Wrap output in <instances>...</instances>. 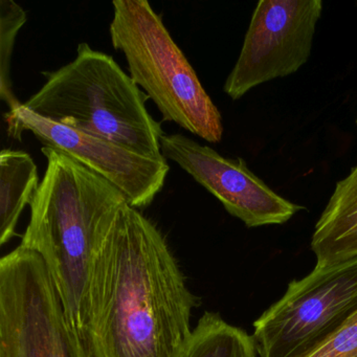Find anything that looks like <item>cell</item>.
<instances>
[{
	"label": "cell",
	"instance_id": "obj_5",
	"mask_svg": "<svg viewBox=\"0 0 357 357\" xmlns=\"http://www.w3.org/2000/svg\"><path fill=\"white\" fill-rule=\"evenodd\" d=\"M0 357H91L45 261L20 245L0 259Z\"/></svg>",
	"mask_w": 357,
	"mask_h": 357
},
{
	"label": "cell",
	"instance_id": "obj_6",
	"mask_svg": "<svg viewBox=\"0 0 357 357\" xmlns=\"http://www.w3.org/2000/svg\"><path fill=\"white\" fill-rule=\"evenodd\" d=\"M357 309V259L288 284L280 300L254 321L259 357H301Z\"/></svg>",
	"mask_w": 357,
	"mask_h": 357
},
{
	"label": "cell",
	"instance_id": "obj_4",
	"mask_svg": "<svg viewBox=\"0 0 357 357\" xmlns=\"http://www.w3.org/2000/svg\"><path fill=\"white\" fill-rule=\"evenodd\" d=\"M110 39L124 54L129 76L162 114L208 143H219L220 112L202 86L193 66L147 0H114Z\"/></svg>",
	"mask_w": 357,
	"mask_h": 357
},
{
	"label": "cell",
	"instance_id": "obj_3",
	"mask_svg": "<svg viewBox=\"0 0 357 357\" xmlns=\"http://www.w3.org/2000/svg\"><path fill=\"white\" fill-rule=\"evenodd\" d=\"M43 75L47 81L22 103L24 108L141 155L165 160V133L146 107L149 98L112 56L82 43L72 62Z\"/></svg>",
	"mask_w": 357,
	"mask_h": 357
},
{
	"label": "cell",
	"instance_id": "obj_10",
	"mask_svg": "<svg viewBox=\"0 0 357 357\" xmlns=\"http://www.w3.org/2000/svg\"><path fill=\"white\" fill-rule=\"evenodd\" d=\"M310 245L317 267L357 259V166L336 183L315 225Z\"/></svg>",
	"mask_w": 357,
	"mask_h": 357
},
{
	"label": "cell",
	"instance_id": "obj_2",
	"mask_svg": "<svg viewBox=\"0 0 357 357\" xmlns=\"http://www.w3.org/2000/svg\"><path fill=\"white\" fill-rule=\"evenodd\" d=\"M41 152L47 169L31 202L20 246L45 261L66 315L83 340L93 260L119 211L128 202L118 188L74 158L47 146Z\"/></svg>",
	"mask_w": 357,
	"mask_h": 357
},
{
	"label": "cell",
	"instance_id": "obj_13",
	"mask_svg": "<svg viewBox=\"0 0 357 357\" xmlns=\"http://www.w3.org/2000/svg\"><path fill=\"white\" fill-rule=\"evenodd\" d=\"M26 20V12L15 1H0V99L10 110L22 105L14 93L11 63L16 38Z\"/></svg>",
	"mask_w": 357,
	"mask_h": 357
},
{
	"label": "cell",
	"instance_id": "obj_14",
	"mask_svg": "<svg viewBox=\"0 0 357 357\" xmlns=\"http://www.w3.org/2000/svg\"><path fill=\"white\" fill-rule=\"evenodd\" d=\"M301 357H357V309L337 329Z\"/></svg>",
	"mask_w": 357,
	"mask_h": 357
},
{
	"label": "cell",
	"instance_id": "obj_7",
	"mask_svg": "<svg viewBox=\"0 0 357 357\" xmlns=\"http://www.w3.org/2000/svg\"><path fill=\"white\" fill-rule=\"evenodd\" d=\"M321 0H261L223 91L234 101L263 83L298 72L310 57Z\"/></svg>",
	"mask_w": 357,
	"mask_h": 357
},
{
	"label": "cell",
	"instance_id": "obj_9",
	"mask_svg": "<svg viewBox=\"0 0 357 357\" xmlns=\"http://www.w3.org/2000/svg\"><path fill=\"white\" fill-rule=\"evenodd\" d=\"M160 151L208 190L231 216L248 227L283 225L303 206L278 195L248 169L242 158L220 155L187 135H164Z\"/></svg>",
	"mask_w": 357,
	"mask_h": 357
},
{
	"label": "cell",
	"instance_id": "obj_8",
	"mask_svg": "<svg viewBox=\"0 0 357 357\" xmlns=\"http://www.w3.org/2000/svg\"><path fill=\"white\" fill-rule=\"evenodd\" d=\"M10 135L22 139L32 132L43 146L54 148L109 181L135 208H146L164 188L170 167L166 160L147 158L107 139L52 122L24 108L5 114Z\"/></svg>",
	"mask_w": 357,
	"mask_h": 357
},
{
	"label": "cell",
	"instance_id": "obj_11",
	"mask_svg": "<svg viewBox=\"0 0 357 357\" xmlns=\"http://www.w3.org/2000/svg\"><path fill=\"white\" fill-rule=\"evenodd\" d=\"M38 170L32 156L20 150L0 152V245L16 236L20 216L39 188Z\"/></svg>",
	"mask_w": 357,
	"mask_h": 357
},
{
	"label": "cell",
	"instance_id": "obj_1",
	"mask_svg": "<svg viewBox=\"0 0 357 357\" xmlns=\"http://www.w3.org/2000/svg\"><path fill=\"white\" fill-rule=\"evenodd\" d=\"M197 298L166 238L125 204L96 254L85 300L91 357H177Z\"/></svg>",
	"mask_w": 357,
	"mask_h": 357
},
{
	"label": "cell",
	"instance_id": "obj_12",
	"mask_svg": "<svg viewBox=\"0 0 357 357\" xmlns=\"http://www.w3.org/2000/svg\"><path fill=\"white\" fill-rule=\"evenodd\" d=\"M252 334L231 325L219 313L200 317L177 357H257Z\"/></svg>",
	"mask_w": 357,
	"mask_h": 357
}]
</instances>
